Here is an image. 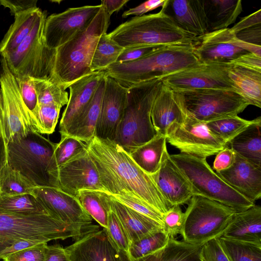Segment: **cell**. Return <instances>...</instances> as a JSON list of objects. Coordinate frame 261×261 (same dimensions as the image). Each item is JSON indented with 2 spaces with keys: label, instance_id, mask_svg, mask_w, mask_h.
<instances>
[{
  "label": "cell",
  "instance_id": "6da1fadb",
  "mask_svg": "<svg viewBox=\"0 0 261 261\" xmlns=\"http://www.w3.org/2000/svg\"><path fill=\"white\" fill-rule=\"evenodd\" d=\"M86 144L108 193L138 199L162 215L171 207L151 176L140 168L119 145L95 136Z\"/></svg>",
  "mask_w": 261,
  "mask_h": 261
},
{
  "label": "cell",
  "instance_id": "7a4b0ae2",
  "mask_svg": "<svg viewBox=\"0 0 261 261\" xmlns=\"http://www.w3.org/2000/svg\"><path fill=\"white\" fill-rule=\"evenodd\" d=\"M200 63L192 43L161 46L135 61L115 63L106 70V75L122 86L129 88L145 81L162 79Z\"/></svg>",
  "mask_w": 261,
  "mask_h": 261
},
{
  "label": "cell",
  "instance_id": "3957f363",
  "mask_svg": "<svg viewBox=\"0 0 261 261\" xmlns=\"http://www.w3.org/2000/svg\"><path fill=\"white\" fill-rule=\"evenodd\" d=\"M109 22L110 17L102 6L85 29L56 49L51 79L66 90L92 73L90 65L95 49L100 36L107 33Z\"/></svg>",
  "mask_w": 261,
  "mask_h": 261
},
{
  "label": "cell",
  "instance_id": "277c9868",
  "mask_svg": "<svg viewBox=\"0 0 261 261\" xmlns=\"http://www.w3.org/2000/svg\"><path fill=\"white\" fill-rule=\"evenodd\" d=\"M95 228L93 224H68L50 215H23L0 209V253L19 240L76 241Z\"/></svg>",
  "mask_w": 261,
  "mask_h": 261
},
{
  "label": "cell",
  "instance_id": "5b68a950",
  "mask_svg": "<svg viewBox=\"0 0 261 261\" xmlns=\"http://www.w3.org/2000/svg\"><path fill=\"white\" fill-rule=\"evenodd\" d=\"M56 144L36 132L7 144L8 163L35 187L59 189Z\"/></svg>",
  "mask_w": 261,
  "mask_h": 261
},
{
  "label": "cell",
  "instance_id": "8992f818",
  "mask_svg": "<svg viewBox=\"0 0 261 261\" xmlns=\"http://www.w3.org/2000/svg\"><path fill=\"white\" fill-rule=\"evenodd\" d=\"M162 84L161 79L158 78L128 88L126 108L114 140L128 153L158 134L150 112Z\"/></svg>",
  "mask_w": 261,
  "mask_h": 261
},
{
  "label": "cell",
  "instance_id": "52a82bcc",
  "mask_svg": "<svg viewBox=\"0 0 261 261\" xmlns=\"http://www.w3.org/2000/svg\"><path fill=\"white\" fill-rule=\"evenodd\" d=\"M108 35L123 48L191 44L195 38L181 30L162 9L156 13L132 18Z\"/></svg>",
  "mask_w": 261,
  "mask_h": 261
},
{
  "label": "cell",
  "instance_id": "ba28073f",
  "mask_svg": "<svg viewBox=\"0 0 261 261\" xmlns=\"http://www.w3.org/2000/svg\"><path fill=\"white\" fill-rule=\"evenodd\" d=\"M170 157L188 180L193 195L217 201L237 212L247 210L255 204L222 179L206 159L181 153L171 154Z\"/></svg>",
  "mask_w": 261,
  "mask_h": 261
},
{
  "label": "cell",
  "instance_id": "9c48e42d",
  "mask_svg": "<svg viewBox=\"0 0 261 261\" xmlns=\"http://www.w3.org/2000/svg\"><path fill=\"white\" fill-rule=\"evenodd\" d=\"M233 208L206 198L193 195L185 213L180 232L184 241L198 245L222 237L233 214Z\"/></svg>",
  "mask_w": 261,
  "mask_h": 261
},
{
  "label": "cell",
  "instance_id": "30bf717a",
  "mask_svg": "<svg viewBox=\"0 0 261 261\" xmlns=\"http://www.w3.org/2000/svg\"><path fill=\"white\" fill-rule=\"evenodd\" d=\"M46 18L44 12L22 42L14 50L1 56L15 77L51 79L55 50L48 48L44 42Z\"/></svg>",
  "mask_w": 261,
  "mask_h": 261
},
{
  "label": "cell",
  "instance_id": "8fae6325",
  "mask_svg": "<svg viewBox=\"0 0 261 261\" xmlns=\"http://www.w3.org/2000/svg\"><path fill=\"white\" fill-rule=\"evenodd\" d=\"M173 91L186 113L204 123L238 115L249 105L243 97L232 90Z\"/></svg>",
  "mask_w": 261,
  "mask_h": 261
},
{
  "label": "cell",
  "instance_id": "7c38bea8",
  "mask_svg": "<svg viewBox=\"0 0 261 261\" xmlns=\"http://www.w3.org/2000/svg\"><path fill=\"white\" fill-rule=\"evenodd\" d=\"M1 67V117L7 144L25 137L31 132H37L33 117L22 99L15 77L3 57Z\"/></svg>",
  "mask_w": 261,
  "mask_h": 261
},
{
  "label": "cell",
  "instance_id": "4fadbf2b",
  "mask_svg": "<svg viewBox=\"0 0 261 261\" xmlns=\"http://www.w3.org/2000/svg\"><path fill=\"white\" fill-rule=\"evenodd\" d=\"M166 137L180 153L202 159L216 155L227 146L212 134L205 123L186 113L181 123H174L169 127Z\"/></svg>",
  "mask_w": 261,
  "mask_h": 261
},
{
  "label": "cell",
  "instance_id": "5bb4252c",
  "mask_svg": "<svg viewBox=\"0 0 261 261\" xmlns=\"http://www.w3.org/2000/svg\"><path fill=\"white\" fill-rule=\"evenodd\" d=\"M102 8L101 4L69 8L46 18L43 38L46 46L55 50L85 29Z\"/></svg>",
  "mask_w": 261,
  "mask_h": 261
},
{
  "label": "cell",
  "instance_id": "9a60e30c",
  "mask_svg": "<svg viewBox=\"0 0 261 261\" xmlns=\"http://www.w3.org/2000/svg\"><path fill=\"white\" fill-rule=\"evenodd\" d=\"M226 65L222 63H199L161 80L174 91L205 89L233 90L226 72Z\"/></svg>",
  "mask_w": 261,
  "mask_h": 261
},
{
  "label": "cell",
  "instance_id": "2e32d148",
  "mask_svg": "<svg viewBox=\"0 0 261 261\" xmlns=\"http://www.w3.org/2000/svg\"><path fill=\"white\" fill-rule=\"evenodd\" d=\"M58 184L59 189L76 198L83 190L107 193L87 149L59 168Z\"/></svg>",
  "mask_w": 261,
  "mask_h": 261
},
{
  "label": "cell",
  "instance_id": "e0dca14e",
  "mask_svg": "<svg viewBox=\"0 0 261 261\" xmlns=\"http://www.w3.org/2000/svg\"><path fill=\"white\" fill-rule=\"evenodd\" d=\"M127 93V88L106 75L105 88L95 136L114 140L126 108Z\"/></svg>",
  "mask_w": 261,
  "mask_h": 261
},
{
  "label": "cell",
  "instance_id": "ac0fdd59",
  "mask_svg": "<svg viewBox=\"0 0 261 261\" xmlns=\"http://www.w3.org/2000/svg\"><path fill=\"white\" fill-rule=\"evenodd\" d=\"M192 45L200 63H228L248 53L236 45L235 36L228 28L195 37Z\"/></svg>",
  "mask_w": 261,
  "mask_h": 261
},
{
  "label": "cell",
  "instance_id": "d6986e66",
  "mask_svg": "<svg viewBox=\"0 0 261 261\" xmlns=\"http://www.w3.org/2000/svg\"><path fill=\"white\" fill-rule=\"evenodd\" d=\"M34 195L49 214L62 222L71 225H90L92 218L84 209L78 199L59 189L36 187Z\"/></svg>",
  "mask_w": 261,
  "mask_h": 261
},
{
  "label": "cell",
  "instance_id": "ffe728a7",
  "mask_svg": "<svg viewBox=\"0 0 261 261\" xmlns=\"http://www.w3.org/2000/svg\"><path fill=\"white\" fill-rule=\"evenodd\" d=\"M150 176L162 196L171 206L187 203L193 196L188 180L171 159L167 148L159 170Z\"/></svg>",
  "mask_w": 261,
  "mask_h": 261
},
{
  "label": "cell",
  "instance_id": "44dd1931",
  "mask_svg": "<svg viewBox=\"0 0 261 261\" xmlns=\"http://www.w3.org/2000/svg\"><path fill=\"white\" fill-rule=\"evenodd\" d=\"M106 71H96L87 74L69 86V96L59 124L61 136L66 133L90 103Z\"/></svg>",
  "mask_w": 261,
  "mask_h": 261
},
{
  "label": "cell",
  "instance_id": "7402d4cb",
  "mask_svg": "<svg viewBox=\"0 0 261 261\" xmlns=\"http://www.w3.org/2000/svg\"><path fill=\"white\" fill-rule=\"evenodd\" d=\"M65 250L70 261H123L103 229L85 234Z\"/></svg>",
  "mask_w": 261,
  "mask_h": 261
},
{
  "label": "cell",
  "instance_id": "603a6c76",
  "mask_svg": "<svg viewBox=\"0 0 261 261\" xmlns=\"http://www.w3.org/2000/svg\"><path fill=\"white\" fill-rule=\"evenodd\" d=\"M230 186L253 202L261 197V166L235 153L233 164L216 172Z\"/></svg>",
  "mask_w": 261,
  "mask_h": 261
},
{
  "label": "cell",
  "instance_id": "cb8c5ba5",
  "mask_svg": "<svg viewBox=\"0 0 261 261\" xmlns=\"http://www.w3.org/2000/svg\"><path fill=\"white\" fill-rule=\"evenodd\" d=\"M162 10L181 30L194 37L209 32L203 0H166Z\"/></svg>",
  "mask_w": 261,
  "mask_h": 261
},
{
  "label": "cell",
  "instance_id": "d4e9b609",
  "mask_svg": "<svg viewBox=\"0 0 261 261\" xmlns=\"http://www.w3.org/2000/svg\"><path fill=\"white\" fill-rule=\"evenodd\" d=\"M151 119L158 134L166 136L169 127L174 123H181L185 111L174 91L163 82L153 101Z\"/></svg>",
  "mask_w": 261,
  "mask_h": 261
},
{
  "label": "cell",
  "instance_id": "484cf974",
  "mask_svg": "<svg viewBox=\"0 0 261 261\" xmlns=\"http://www.w3.org/2000/svg\"><path fill=\"white\" fill-rule=\"evenodd\" d=\"M222 237L261 245V207L254 204L247 210L236 212Z\"/></svg>",
  "mask_w": 261,
  "mask_h": 261
},
{
  "label": "cell",
  "instance_id": "4316f807",
  "mask_svg": "<svg viewBox=\"0 0 261 261\" xmlns=\"http://www.w3.org/2000/svg\"><path fill=\"white\" fill-rule=\"evenodd\" d=\"M226 72L233 90L249 104L261 108V72L231 63Z\"/></svg>",
  "mask_w": 261,
  "mask_h": 261
},
{
  "label": "cell",
  "instance_id": "83f0119b",
  "mask_svg": "<svg viewBox=\"0 0 261 261\" xmlns=\"http://www.w3.org/2000/svg\"><path fill=\"white\" fill-rule=\"evenodd\" d=\"M110 198L111 210L119 219L130 243L163 227V225L156 221L134 211L111 197Z\"/></svg>",
  "mask_w": 261,
  "mask_h": 261
},
{
  "label": "cell",
  "instance_id": "f1b7e54d",
  "mask_svg": "<svg viewBox=\"0 0 261 261\" xmlns=\"http://www.w3.org/2000/svg\"><path fill=\"white\" fill-rule=\"evenodd\" d=\"M105 85L106 75L99 83L88 107L71 126L65 135L72 136L85 143L89 142L95 136V129L100 114Z\"/></svg>",
  "mask_w": 261,
  "mask_h": 261
},
{
  "label": "cell",
  "instance_id": "f546056e",
  "mask_svg": "<svg viewBox=\"0 0 261 261\" xmlns=\"http://www.w3.org/2000/svg\"><path fill=\"white\" fill-rule=\"evenodd\" d=\"M209 32L228 28L242 11L240 0H203Z\"/></svg>",
  "mask_w": 261,
  "mask_h": 261
},
{
  "label": "cell",
  "instance_id": "4dcf8cb0",
  "mask_svg": "<svg viewBox=\"0 0 261 261\" xmlns=\"http://www.w3.org/2000/svg\"><path fill=\"white\" fill-rule=\"evenodd\" d=\"M43 13L37 7L15 15L14 22L0 43L1 55L14 50L29 35Z\"/></svg>",
  "mask_w": 261,
  "mask_h": 261
},
{
  "label": "cell",
  "instance_id": "1f68e13d",
  "mask_svg": "<svg viewBox=\"0 0 261 261\" xmlns=\"http://www.w3.org/2000/svg\"><path fill=\"white\" fill-rule=\"evenodd\" d=\"M202 245L179 241L169 237L160 249L140 258L130 261H201Z\"/></svg>",
  "mask_w": 261,
  "mask_h": 261
},
{
  "label": "cell",
  "instance_id": "d6a6232c",
  "mask_svg": "<svg viewBox=\"0 0 261 261\" xmlns=\"http://www.w3.org/2000/svg\"><path fill=\"white\" fill-rule=\"evenodd\" d=\"M165 136L157 134L128 154L140 168L150 175L155 173L161 166L164 152L167 148Z\"/></svg>",
  "mask_w": 261,
  "mask_h": 261
},
{
  "label": "cell",
  "instance_id": "836d02e7",
  "mask_svg": "<svg viewBox=\"0 0 261 261\" xmlns=\"http://www.w3.org/2000/svg\"><path fill=\"white\" fill-rule=\"evenodd\" d=\"M261 120L250 125L230 142V148L243 158L261 166Z\"/></svg>",
  "mask_w": 261,
  "mask_h": 261
},
{
  "label": "cell",
  "instance_id": "e575fe53",
  "mask_svg": "<svg viewBox=\"0 0 261 261\" xmlns=\"http://www.w3.org/2000/svg\"><path fill=\"white\" fill-rule=\"evenodd\" d=\"M76 198L89 215L103 229L106 228L109 213L111 211V198L108 193L83 190L79 191Z\"/></svg>",
  "mask_w": 261,
  "mask_h": 261
},
{
  "label": "cell",
  "instance_id": "d590c367",
  "mask_svg": "<svg viewBox=\"0 0 261 261\" xmlns=\"http://www.w3.org/2000/svg\"><path fill=\"white\" fill-rule=\"evenodd\" d=\"M0 209L23 215H51L43 203L32 194L1 196Z\"/></svg>",
  "mask_w": 261,
  "mask_h": 261
},
{
  "label": "cell",
  "instance_id": "8d00e7d4",
  "mask_svg": "<svg viewBox=\"0 0 261 261\" xmlns=\"http://www.w3.org/2000/svg\"><path fill=\"white\" fill-rule=\"evenodd\" d=\"M260 120V117L248 120L238 115H232L205 122V124L212 134L227 145L235 137Z\"/></svg>",
  "mask_w": 261,
  "mask_h": 261
},
{
  "label": "cell",
  "instance_id": "74e56055",
  "mask_svg": "<svg viewBox=\"0 0 261 261\" xmlns=\"http://www.w3.org/2000/svg\"><path fill=\"white\" fill-rule=\"evenodd\" d=\"M124 48L118 45L105 33L100 37L90 65L91 72L106 70L116 62Z\"/></svg>",
  "mask_w": 261,
  "mask_h": 261
},
{
  "label": "cell",
  "instance_id": "f35d334b",
  "mask_svg": "<svg viewBox=\"0 0 261 261\" xmlns=\"http://www.w3.org/2000/svg\"><path fill=\"white\" fill-rule=\"evenodd\" d=\"M35 187L26 177L11 168L8 163L0 172L1 196L34 194Z\"/></svg>",
  "mask_w": 261,
  "mask_h": 261
},
{
  "label": "cell",
  "instance_id": "ab89813d",
  "mask_svg": "<svg viewBox=\"0 0 261 261\" xmlns=\"http://www.w3.org/2000/svg\"><path fill=\"white\" fill-rule=\"evenodd\" d=\"M169 237L162 227L131 242L127 254L129 259L136 260L160 249L166 244Z\"/></svg>",
  "mask_w": 261,
  "mask_h": 261
},
{
  "label": "cell",
  "instance_id": "60d3db41",
  "mask_svg": "<svg viewBox=\"0 0 261 261\" xmlns=\"http://www.w3.org/2000/svg\"><path fill=\"white\" fill-rule=\"evenodd\" d=\"M220 245L230 261H261V245L219 238Z\"/></svg>",
  "mask_w": 261,
  "mask_h": 261
},
{
  "label": "cell",
  "instance_id": "b9f144b4",
  "mask_svg": "<svg viewBox=\"0 0 261 261\" xmlns=\"http://www.w3.org/2000/svg\"><path fill=\"white\" fill-rule=\"evenodd\" d=\"M33 79L38 105L55 104L62 108L67 104V92L54 80Z\"/></svg>",
  "mask_w": 261,
  "mask_h": 261
},
{
  "label": "cell",
  "instance_id": "7bdbcfd3",
  "mask_svg": "<svg viewBox=\"0 0 261 261\" xmlns=\"http://www.w3.org/2000/svg\"><path fill=\"white\" fill-rule=\"evenodd\" d=\"M230 29L238 40L261 46V10L242 18Z\"/></svg>",
  "mask_w": 261,
  "mask_h": 261
},
{
  "label": "cell",
  "instance_id": "ee69618b",
  "mask_svg": "<svg viewBox=\"0 0 261 261\" xmlns=\"http://www.w3.org/2000/svg\"><path fill=\"white\" fill-rule=\"evenodd\" d=\"M56 143L54 158L59 168L75 156L87 149V145L81 140L69 135L61 136Z\"/></svg>",
  "mask_w": 261,
  "mask_h": 261
},
{
  "label": "cell",
  "instance_id": "f6af8a7d",
  "mask_svg": "<svg viewBox=\"0 0 261 261\" xmlns=\"http://www.w3.org/2000/svg\"><path fill=\"white\" fill-rule=\"evenodd\" d=\"M103 229L115 249L127 254L130 241L119 219L111 210L108 215L107 227Z\"/></svg>",
  "mask_w": 261,
  "mask_h": 261
},
{
  "label": "cell",
  "instance_id": "bcb514c9",
  "mask_svg": "<svg viewBox=\"0 0 261 261\" xmlns=\"http://www.w3.org/2000/svg\"><path fill=\"white\" fill-rule=\"evenodd\" d=\"M61 109L55 104L38 105L35 115L38 133L50 135L54 132Z\"/></svg>",
  "mask_w": 261,
  "mask_h": 261
},
{
  "label": "cell",
  "instance_id": "7dc6e473",
  "mask_svg": "<svg viewBox=\"0 0 261 261\" xmlns=\"http://www.w3.org/2000/svg\"><path fill=\"white\" fill-rule=\"evenodd\" d=\"M15 79L22 99L33 117L37 129L35 115L38 109V102L34 79L30 76L15 77Z\"/></svg>",
  "mask_w": 261,
  "mask_h": 261
},
{
  "label": "cell",
  "instance_id": "c3c4849f",
  "mask_svg": "<svg viewBox=\"0 0 261 261\" xmlns=\"http://www.w3.org/2000/svg\"><path fill=\"white\" fill-rule=\"evenodd\" d=\"M185 221V213L179 205H175L162 216L163 228L171 237L180 234Z\"/></svg>",
  "mask_w": 261,
  "mask_h": 261
},
{
  "label": "cell",
  "instance_id": "681fc988",
  "mask_svg": "<svg viewBox=\"0 0 261 261\" xmlns=\"http://www.w3.org/2000/svg\"><path fill=\"white\" fill-rule=\"evenodd\" d=\"M108 194L113 199L134 211L156 221L163 225V215L138 199L128 196L111 195L109 193Z\"/></svg>",
  "mask_w": 261,
  "mask_h": 261
},
{
  "label": "cell",
  "instance_id": "f907efd6",
  "mask_svg": "<svg viewBox=\"0 0 261 261\" xmlns=\"http://www.w3.org/2000/svg\"><path fill=\"white\" fill-rule=\"evenodd\" d=\"M46 242L10 254L4 261H45L47 249Z\"/></svg>",
  "mask_w": 261,
  "mask_h": 261
},
{
  "label": "cell",
  "instance_id": "816d5d0a",
  "mask_svg": "<svg viewBox=\"0 0 261 261\" xmlns=\"http://www.w3.org/2000/svg\"><path fill=\"white\" fill-rule=\"evenodd\" d=\"M201 261H230L223 250L218 239L204 243L201 252Z\"/></svg>",
  "mask_w": 261,
  "mask_h": 261
},
{
  "label": "cell",
  "instance_id": "f5cc1de1",
  "mask_svg": "<svg viewBox=\"0 0 261 261\" xmlns=\"http://www.w3.org/2000/svg\"><path fill=\"white\" fill-rule=\"evenodd\" d=\"M161 46H163L137 45L124 48L118 57L116 63H121L138 60Z\"/></svg>",
  "mask_w": 261,
  "mask_h": 261
},
{
  "label": "cell",
  "instance_id": "db71d44e",
  "mask_svg": "<svg viewBox=\"0 0 261 261\" xmlns=\"http://www.w3.org/2000/svg\"><path fill=\"white\" fill-rule=\"evenodd\" d=\"M37 3V0H0V5L8 8L14 16L36 8Z\"/></svg>",
  "mask_w": 261,
  "mask_h": 261
},
{
  "label": "cell",
  "instance_id": "11a10c76",
  "mask_svg": "<svg viewBox=\"0 0 261 261\" xmlns=\"http://www.w3.org/2000/svg\"><path fill=\"white\" fill-rule=\"evenodd\" d=\"M235 152L227 147L220 151L217 154L213 163V170L216 172L229 168L234 163Z\"/></svg>",
  "mask_w": 261,
  "mask_h": 261
},
{
  "label": "cell",
  "instance_id": "9f6ffc18",
  "mask_svg": "<svg viewBox=\"0 0 261 261\" xmlns=\"http://www.w3.org/2000/svg\"><path fill=\"white\" fill-rule=\"evenodd\" d=\"M166 0H150L145 2L139 6L130 8L123 12V18H126L132 15L141 16L145 13L152 11L164 5Z\"/></svg>",
  "mask_w": 261,
  "mask_h": 261
},
{
  "label": "cell",
  "instance_id": "6f0895ef",
  "mask_svg": "<svg viewBox=\"0 0 261 261\" xmlns=\"http://www.w3.org/2000/svg\"><path fill=\"white\" fill-rule=\"evenodd\" d=\"M230 63L261 72V57L251 53H246Z\"/></svg>",
  "mask_w": 261,
  "mask_h": 261
},
{
  "label": "cell",
  "instance_id": "680465c9",
  "mask_svg": "<svg viewBox=\"0 0 261 261\" xmlns=\"http://www.w3.org/2000/svg\"><path fill=\"white\" fill-rule=\"evenodd\" d=\"M43 242H45L29 239L19 240L0 253V259H3L13 253L36 246Z\"/></svg>",
  "mask_w": 261,
  "mask_h": 261
},
{
  "label": "cell",
  "instance_id": "91938a15",
  "mask_svg": "<svg viewBox=\"0 0 261 261\" xmlns=\"http://www.w3.org/2000/svg\"><path fill=\"white\" fill-rule=\"evenodd\" d=\"M45 261H70L65 250L59 244L48 246Z\"/></svg>",
  "mask_w": 261,
  "mask_h": 261
},
{
  "label": "cell",
  "instance_id": "94428289",
  "mask_svg": "<svg viewBox=\"0 0 261 261\" xmlns=\"http://www.w3.org/2000/svg\"><path fill=\"white\" fill-rule=\"evenodd\" d=\"M2 100L0 103V172L2 168L8 163L7 143L5 138L2 122Z\"/></svg>",
  "mask_w": 261,
  "mask_h": 261
},
{
  "label": "cell",
  "instance_id": "6125c7cd",
  "mask_svg": "<svg viewBox=\"0 0 261 261\" xmlns=\"http://www.w3.org/2000/svg\"><path fill=\"white\" fill-rule=\"evenodd\" d=\"M128 2L129 0H103L101 1V5L110 17L114 12L121 9Z\"/></svg>",
  "mask_w": 261,
  "mask_h": 261
},
{
  "label": "cell",
  "instance_id": "be15d7a7",
  "mask_svg": "<svg viewBox=\"0 0 261 261\" xmlns=\"http://www.w3.org/2000/svg\"><path fill=\"white\" fill-rule=\"evenodd\" d=\"M122 255L123 261H130L126 253L122 251L120 252Z\"/></svg>",
  "mask_w": 261,
  "mask_h": 261
},
{
  "label": "cell",
  "instance_id": "e7e4bbea",
  "mask_svg": "<svg viewBox=\"0 0 261 261\" xmlns=\"http://www.w3.org/2000/svg\"><path fill=\"white\" fill-rule=\"evenodd\" d=\"M2 93H1V89H0V103L2 101Z\"/></svg>",
  "mask_w": 261,
  "mask_h": 261
},
{
  "label": "cell",
  "instance_id": "03108f58",
  "mask_svg": "<svg viewBox=\"0 0 261 261\" xmlns=\"http://www.w3.org/2000/svg\"><path fill=\"white\" fill-rule=\"evenodd\" d=\"M1 190H0V196H1Z\"/></svg>",
  "mask_w": 261,
  "mask_h": 261
}]
</instances>
